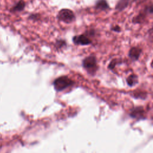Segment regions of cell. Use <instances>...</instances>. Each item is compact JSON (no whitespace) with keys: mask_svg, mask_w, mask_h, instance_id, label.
Here are the masks:
<instances>
[{"mask_svg":"<svg viewBox=\"0 0 153 153\" xmlns=\"http://www.w3.org/2000/svg\"><path fill=\"white\" fill-rule=\"evenodd\" d=\"M82 66L88 74L94 76L99 69L97 58L94 55H89L82 61Z\"/></svg>","mask_w":153,"mask_h":153,"instance_id":"obj_1","label":"cell"},{"mask_svg":"<svg viewBox=\"0 0 153 153\" xmlns=\"http://www.w3.org/2000/svg\"><path fill=\"white\" fill-rule=\"evenodd\" d=\"M75 82L67 75H62L56 78L53 82L54 88L57 91H62L73 85Z\"/></svg>","mask_w":153,"mask_h":153,"instance_id":"obj_2","label":"cell"},{"mask_svg":"<svg viewBox=\"0 0 153 153\" xmlns=\"http://www.w3.org/2000/svg\"><path fill=\"white\" fill-rule=\"evenodd\" d=\"M57 19L60 22L69 24L74 22L76 17L73 11L68 8H63L58 12Z\"/></svg>","mask_w":153,"mask_h":153,"instance_id":"obj_3","label":"cell"},{"mask_svg":"<svg viewBox=\"0 0 153 153\" xmlns=\"http://www.w3.org/2000/svg\"><path fill=\"white\" fill-rule=\"evenodd\" d=\"M153 13V6L152 3L145 7L137 16L132 19V23L134 24H142L144 22L147 16Z\"/></svg>","mask_w":153,"mask_h":153,"instance_id":"obj_4","label":"cell"},{"mask_svg":"<svg viewBox=\"0 0 153 153\" xmlns=\"http://www.w3.org/2000/svg\"><path fill=\"white\" fill-rule=\"evenodd\" d=\"M72 41L76 45H88L92 43V40L85 33L75 35L72 38Z\"/></svg>","mask_w":153,"mask_h":153,"instance_id":"obj_5","label":"cell"},{"mask_svg":"<svg viewBox=\"0 0 153 153\" xmlns=\"http://www.w3.org/2000/svg\"><path fill=\"white\" fill-rule=\"evenodd\" d=\"M142 53V50L138 46L132 47L128 51V56L133 61H137Z\"/></svg>","mask_w":153,"mask_h":153,"instance_id":"obj_6","label":"cell"},{"mask_svg":"<svg viewBox=\"0 0 153 153\" xmlns=\"http://www.w3.org/2000/svg\"><path fill=\"white\" fill-rule=\"evenodd\" d=\"M94 8L96 10L104 11L109 9V5L106 0H97L95 2Z\"/></svg>","mask_w":153,"mask_h":153,"instance_id":"obj_7","label":"cell"},{"mask_svg":"<svg viewBox=\"0 0 153 153\" xmlns=\"http://www.w3.org/2000/svg\"><path fill=\"white\" fill-rule=\"evenodd\" d=\"M129 2L130 0H118L115 6V10L118 12H121L128 7Z\"/></svg>","mask_w":153,"mask_h":153,"instance_id":"obj_8","label":"cell"},{"mask_svg":"<svg viewBox=\"0 0 153 153\" xmlns=\"http://www.w3.org/2000/svg\"><path fill=\"white\" fill-rule=\"evenodd\" d=\"M139 82L138 76L135 74H132L128 75L126 78V82L129 87H133Z\"/></svg>","mask_w":153,"mask_h":153,"instance_id":"obj_9","label":"cell"},{"mask_svg":"<svg viewBox=\"0 0 153 153\" xmlns=\"http://www.w3.org/2000/svg\"><path fill=\"white\" fill-rule=\"evenodd\" d=\"M26 6V2L23 0H20L11 9L12 12H20L23 11Z\"/></svg>","mask_w":153,"mask_h":153,"instance_id":"obj_10","label":"cell"},{"mask_svg":"<svg viewBox=\"0 0 153 153\" xmlns=\"http://www.w3.org/2000/svg\"><path fill=\"white\" fill-rule=\"evenodd\" d=\"M122 63H123V62L121 61V60H120V59L119 60L118 59H114L109 63V65L108 66V68L111 71H113L114 69L116 67V66L117 65L121 64Z\"/></svg>","mask_w":153,"mask_h":153,"instance_id":"obj_11","label":"cell"},{"mask_svg":"<svg viewBox=\"0 0 153 153\" xmlns=\"http://www.w3.org/2000/svg\"><path fill=\"white\" fill-rule=\"evenodd\" d=\"M143 110L142 107H136L132 111L131 113V115L133 117H139V118H140V116L141 117L143 116Z\"/></svg>","mask_w":153,"mask_h":153,"instance_id":"obj_12","label":"cell"},{"mask_svg":"<svg viewBox=\"0 0 153 153\" xmlns=\"http://www.w3.org/2000/svg\"><path fill=\"white\" fill-rule=\"evenodd\" d=\"M66 44H67L66 42L65 39H57L56 41V42L54 44V47L57 50H60L66 47Z\"/></svg>","mask_w":153,"mask_h":153,"instance_id":"obj_13","label":"cell"},{"mask_svg":"<svg viewBox=\"0 0 153 153\" xmlns=\"http://www.w3.org/2000/svg\"><path fill=\"white\" fill-rule=\"evenodd\" d=\"M28 18L32 20H38L40 18V15L38 13H32L29 16Z\"/></svg>","mask_w":153,"mask_h":153,"instance_id":"obj_14","label":"cell"},{"mask_svg":"<svg viewBox=\"0 0 153 153\" xmlns=\"http://www.w3.org/2000/svg\"><path fill=\"white\" fill-rule=\"evenodd\" d=\"M88 37L90 38V36H94L95 35L96 33V31L94 29H90L88 30H86V32H85L84 33Z\"/></svg>","mask_w":153,"mask_h":153,"instance_id":"obj_15","label":"cell"},{"mask_svg":"<svg viewBox=\"0 0 153 153\" xmlns=\"http://www.w3.org/2000/svg\"><path fill=\"white\" fill-rule=\"evenodd\" d=\"M133 96L135 97H141L142 99H144V97H146V94L144 93L143 92L139 91V92H137V93H135L134 94Z\"/></svg>","mask_w":153,"mask_h":153,"instance_id":"obj_16","label":"cell"},{"mask_svg":"<svg viewBox=\"0 0 153 153\" xmlns=\"http://www.w3.org/2000/svg\"><path fill=\"white\" fill-rule=\"evenodd\" d=\"M111 30L114 31V32H120L121 30V29L120 27V26L118 25H115L114 26H112L111 28Z\"/></svg>","mask_w":153,"mask_h":153,"instance_id":"obj_17","label":"cell"},{"mask_svg":"<svg viewBox=\"0 0 153 153\" xmlns=\"http://www.w3.org/2000/svg\"><path fill=\"white\" fill-rule=\"evenodd\" d=\"M147 0H133L132 2H143V1H145Z\"/></svg>","mask_w":153,"mask_h":153,"instance_id":"obj_18","label":"cell"}]
</instances>
